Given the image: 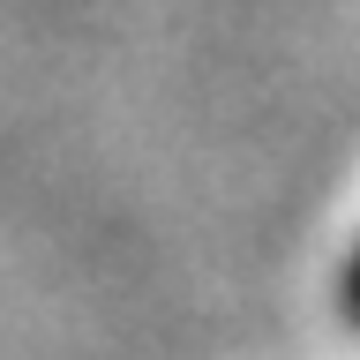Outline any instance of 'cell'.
I'll return each mask as SVG.
<instances>
[{
    "mask_svg": "<svg viewBox=\"0 0 360 360\" xmlns=\"http://www.w3.org/2000/svg\"><path fill=\"white\" fill-rule=\"evenodd\" d=\"M345 315L360 323V255H353V270H345Z\"/></svg>",
    "mask_w": 360,
    "mask_h": 360,
    "instance_id": "6da1fadb",
    "label": "cell"
}]
</instances>
